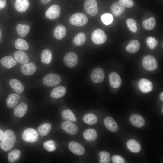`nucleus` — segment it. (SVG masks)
I'll return each mask as SVG.
<instances>
[{"label":"nucleus","instance_id":"nucleus-49","mask_svg":"<svg viewBox=\"0 0 163 163\" xmlns=\"http://www.w3.org/2000/svg\"><path fill=\"white\" fill-rule=\"evenodd\" d=\"M160 98L162 101H163V92H161L160 95Z\"/></svg>","mask_w":163,"mask_h":163},{"label":"nucleus","instance_id":"nucleus-23","mask_svg":"<svg viewBox=\"0 0 163 163\" xmlns=\"http://www.w3.org/2000/svg\"><path fill=\"white\" fill-rule=\"evenodd\" d=\"M125 8L119 2H116L112 5L111 9L112 13L115 16H119L124 12Z\"/></svg>","mask_w":163,"mask_h":163},{"label":"nucleus","instance_id":"nucleus-5","mask_svg":"<svg viewBox=\"0 0 163 163\" xmlns=\"http://www.w3.org/2000/svg\"><path fill=\"white\" fill-rule=\"evenodd\" d=\"M84 9L86 13L91 16L96 15L98 11L96 0H86L84 2Z\"/></svg>","mask_w":163,"mask_h":163},{"label":"nucleus","instance_id":"nucleus-32","mask_svg":"<svg viewBox=\"0 0 163 163\" xmlns=\"http://www.w3.org/2000/svg\"><path fill=\"white\" fill-rule=\"evenodd\" d=\"M156 24L155 19L153 17L144 20L142 22V26L143 28L148 30L153 29L155 27Z\"/></svg>","mask_w":163,"mask_h":163},{"label":"nucleus","instance_id":"nucleus-40","mask_svg":"<svg viewBox=\"0 0 163 163\" xmlns=\"http://www.w3.org/2000/svg\"><path fill=\"white\" fill-rule=\"evenodd\" d=\"M100 157V163H108L110 160V155L107 152L105 151H102L99 153Z\"/></svg>","mask_w":163,"mask_h":163},{"label":"nucleus","instance_id":"nucleus-36","mask_svg":"<svg viewBox=\"0 0 163 163\" xmlns=\"http://www.w3.org/2000/svg\"><path fill=\"white\" fill-rule=\"evenodd\" d=\"M21 155L20 151L18 149H14L10 151L8 155V159L10 163L17 161L20 158Z\"/></svg>","mask_w":163,"mask_h":163},{"label":"nucleus","instance_id":"nucleus-45","mask_svg":"<svg viewBox=\"0 0 163 163\" xmlns=\"http://www.w3.org/2000/svg\"><path fill=\"white\" fill-rule=\"evenodd\" d=\"M119 2L121 3L125 7L129 8L134 5L133 0H119Z\"/></svg>","mask_w":163,"mask_h":163},{"label":"nucleus","instance_id":"nucleus-3","mask_svg":"<svg viewBox=\"0 0 163 163\" xmlns=\"http://www.w3.org/2000/svg\"><path fill=\"white\" fill-rule=\"evenodd\" d=\"M61 81L60 76L58 75L50 73L46 76L43 78V83L45 86L48 87H53L60 83Z\"/></svg>","mask_w":163,"mask_h":163},{"label":"nucleus","instance_id":"nucleus-11","mask_svg":"<svg viewBox=\"0 0 163 163\" xmlns=\"http://www.w3.org/2000/svg\"><path fill=\"white\" fill-rule=\"evenodd\" d=\"M138 86L139 90L144 93L150 92L153 88V84L151 82L145 78H142L139 81Z\"/></svg>","mask_w":163,"mask_h":163},{"label":"nucleus","instance_id":"nucleus-34","mask_svg":"<svg viewBox=\"0 0 163 163\" xmlns=\"http://www.w3.org/2000/svg\"><path fill=\"white\" fill-rule=\"evenodd\" d=\"M63 118L66 121L73 122L76 121V118L73 113L69 109L63 110L62 113Z\"/></svg>","mask_w":163,"mask_h":163},{"label":"nucleus","instance_id":"nucleus-22","mask_svg":"<svg viewBox=\"0 0 163 163\" xmlns=\"http://www.w3.org/2000/svg\"><path fill=\"white\" fill-rule=\"evenodd\" d=\"M20 98V95L17 94L12 93L9 95L6 101L7 106L9 108L14 107L17 104Z\"/></svg>","mask_w":163,"mask_h":163},{"label":"nucleus","instance_id":"nucleus-30","mask_svg":"<svg viewBox=\"0 0 163 163\" xmlns=\"http://www.w3.org/2000/svg\"><path fill=\"white\" fill-rule=\"evenodd\" d=\"M17 32L18 35L21 37L27 36L30 30V27L27 25L18 24L16 27Z\"/></svg>","mask_w":163,"mask_h":163},{"label":"nucleus","instance_id":"nucleus-24","mask_svg":"<svg viewBox=\"0 0 163 163\" xmlns=\"http://www.w3.org/2000/svg\"><path fill=\"white\" fill-rule=\"evenodd\" d=\"M0 62L2 66L8 69L11 68L16 64L15 60L11 56H7L2 58Z\"/></svg>","mask_w":163,"mask_h":163},{"label":"nucleus","instance_id":"nucleus-20","mask_svg":"<svg viewBox=\"0 0 163 163\" xmlns=\"http://www.w3.org/2000/svg\"><path fill=\"white\" fill-rule=\"evenodd\" d=\"M29 5L28 0H15L14 6L15 9L20 12H25Z\"/></svg>","mask_w":163,"mask_h":163},{"label":"nucleus","instance_id":"nucleus-27","mask_svg":"<svg viewBox=\"0 0 163 163\" xmlns=\"http://www.w3.org/2000/svg\"><path fill=\"white\" fill-rule=\"evenodd\" d=\"M9 84L13 89L18 93H21L24 91L23 85L20 81L16 79H11L10 81Z\"/></svg>","mask_w":163,"mask_h":163},{"label":"nucleus","instance_id":"nucleus-50","mask_svg":"<svg viewBox=\"0 0 163 163\" xmlns=\"http://www.w3.org/2000/svg\"><path fill=\"white\" fill-rule=\"evenodd\" d=\"M162 112H163V107H162Z\"/></svg>","mask_w":163,"mask_h":163},{"label":"nucleus","instance_id":"nucleus-42","mask_svg":"<svg viewBox=\"0 0 163 163\" xmlns=\"http://www.w3.org/2000/svg\"><path fill=\"white\" fill-rule=\"evenodd\" d=\"M43 146L44 149L48 152H52L56 149L55 144L52 140H48L44 142Z\"/></svg>","mask_w":163,"mask_h":163},{"label":"nucleus","instance_id":"nucleus-25","mask_svg":"<svg viewBox=\"0 0 163 163\" xmlns=\"http://www.w3.org/2000/svg\"><path fill=\"white\" fill-rule=\"evenodd\" d=\"M66 32V27L63 25H59L55 29L54 35L55 37L58 40H61L65 36Z\"/></svg>","mask_w":163,"mask_h":163},{"label":"nucleus","instance_id":"nucleus-16","mask_svg":"<svg viewBox=\"0 0 163 163\" xmlns=\"http://www.w3.org/2000/svg\"><path fill=\"white\" fill-rule=\"evenodd\" d=\"M109 80L110 86L113 88H117L120 85L121 78L120 76L115 72H112L109 74Z\"/></svg>","mask_w":163,"mask_h":163},{"label":"nucleus","instance_id":"nucleus-38","mask_svg":"<svg viewBox=\"0 0 163 163\" xmlns=\"http://www.w3.org/2000/svg\"><path fill=\"white\" fill-rule=\"evenodd\" d=\"M51 128V125L49 123H45L40 125L38 128V132L41 136L47 135Z\"/></svg>","mask_w":163,"mask_h":163},{"label":"nucleus","instance_id":"nucleus-28","mask_svg":"<svg viewBox=\"0 0 163 163\" xmlns=\"http://www.w3.org/2000/svg\"><path fill=\"white\" fill-rule=\"evenodd\" d=\"M139 42L136 40H133L127 45L126 50L131 53H134L137 52L140 48Z\"/></svg>","mask_w":163,"mask_h":163},{"label":"nucleus","instance_id":"nucleus-7","mask_svg":"<svg viewBox=\"0 0 163 163\" xmlns=\"http://www.w3.org/2000/svg\"><path fill=\"white\" fill-rule=\"evenodd\" d=\"M91 39L94 44L97 45L101 44L106 41V35L102 30L97 29L92 33Z\"/></svg>","mask_w":163,"mask_h":163},{"label":"nucleus","instance_id":"nucleus-19","mask_svg":"<svg viewBox=\"0 0 163 163\" xmlns=\"http://www.w3.org/2000/svg\"><path fill=\"white\" fill-rule=\"evenodd\" d=\"M27 110V105L24 103H21L15 107L14 110V114L16 116L21 117L25 115Z\"/></svg>","mask_w":163,"mask_h":163},{"label":"nucleus","instance_id":"nucleus-14","mask_svg":"<svg viewBox=\"0 0 163 163\" xmlns=\"http://www.w3.org/2000/svg\"><path fill=\"white\" fill-rule=\"evenodd\" d=\"M61 127L64 130L71 135L75 134L78 131V128L75 124L68 121L63 122Z\"/></svg>","mask_w":163,"mask_h":163},{"label":"nucleus","instance_id":"nucleus-13","mask_svg":"<svg viewBox=\"0 0 163 163\" xmlns=\"http://www.w3.org/2000/svg\"><path fill=\"white\" fill-rule=\"evenodd\" d=\"M104 123L106 128L110 131L115 132L119 129V126L114 119L110 117H106L104 120Z\"/></svg>","mask_w":163,"mask_h":163},{"label":"nucleus","instance_id":"nucleus-8","mask_svg":"<svg viewBox=\"0 0 163 163\" xmlns=\"http://www.w3.org/2000/svg\"><path fill=\"white\" fill-rule=\"evenodd\" d=\"M105 73L103 70L100 68H97L93 69L90 75L91 80L94 83H99L104 80Z\"/></svg>","mask_w":163,"mask_h":163},{"label":"nucleus","instance_id":"nucleus-43","mask_svg":"<svg viewBox=\"0 0 163 163\" xmlns=\"http://www.w3.org/2000/svg\"><path fill=\"white\" fill-rule=\"evenodd\" d=\"M101 19L103 23L107 25L111 24L113 20L112 15L109 13L104 14L101 16Z\"/></svg>","mask_w":163,"mask_h":163},{"label":"nucleus","instance_id":"nucleus-9","mask_svg":"<svg viewBox=\"0 0 163 163\" xmlns=\"http://www.w3.org/2000/svg\"><path fill=\"white\" fill-rule=\"evenodd\" d=\"M78 60L76 54L72 52H68L64 58V62L66 66L69 68H73L76 65Z\"/></svg>","mask_w":163,"mask_h":163},{"label":"nucleus","instance_id":"nucleus-35","mask_svg":"<svg viewBox=\"0 0 163 163\" xmlns=\"http://www.w3.org/2000/svg\"><path fill=\"white\" fill-rule=\"evenodd\" d=\"M15 46L17 49L26 50L29 49V45L27 42L24 40L18 38L15 42Z\"/></svg>","mask_w":163,"mask_h":163},{"label":"nucleus","instance_id":"nucleus-31","mask_svg":"<svg viewBox=\"0 0 163 163\" xmlns=\"http://www.w3.org/2000/svg\"><path fill=\"white\" fill-rule=\"evenodd\" d=\"M86 40L87 37L85 34L83 32H80L75 36L73 42L75 46H80L84 44Z\"/></svg>","mask_w":163,"mask_h":163},{"label":"nucleus","instance_id":"nucleus-51","mask_svg":"<svg viewBox=\"0 0 163 163\" xmlns=\"http://www.w3.org/2000/svg\"><path fill=\"white\" fill-rule=\"evenodd\" d=\"M1 31L0 30V37H1Z\"/></svg>","mask_w":163,"mask_h":163},{"label":"nucleus","instance_id":"nucleus-17","mask_svg":"<svg viewBox=\"0 0 163 163\" xmlns=\"http://www.w3.org/2000/svg\"><path fill=\"white\" fill-rule=\"evenodd\" d=\"M22 73L26 75H30L35 73L36 70L35 65L32 63L22 65L21 67Z\"/></svg>","mask_w":163,"mask_h":163},{"label":"nucleus","instance_id":"nucleus-6","mask_svg":"<svg viewBox=\"0 0 163 163\" xmlns=\"http://www.w3.org/2000/svg\"><path fill=\"white\" fill-rule=\"evenodd\" d=\"M38 137V134L34 129L29 128L25 130L22 134L23 139L26 142L33 143L37 141Z\"/></svg>","mask_w":163,"mask_h":163},{"label":"nucleus","instance_id":"nucleus-29","mask_svg":"<svg viewBox=\"0 0 163 163\" xmlns=\"http://www.w3.org/2000/svg\"><path fill=\"white\" fill-rule=\"evenodd\" d=\"M84 138L88 141H94L97 138V133L95 130L92 128L86 129L83 133Z\"/></svg>","mask_w":163,"mask_h":163},{"label":"nucleus","instance_id":"nucleus-12","mask_svg":"<svg viewBox=\"0 0 163 163\" xmlns=\"http://www.w3.org/2000/svg\"><path fill=\"white\" fill-rule=\"evenodd\" d=\"M68 147L70 150L76 155H81L84 153V148L77 142L75 141L71 142L69 144Z\"/></svg>","mask_w":163,"mask_h":163},{"label":"nucleus","instance_id":"nucleus-4","mask_svg":"<svg viewBox=\"0 0 163 163\" xmlns=\"http://www.w3.org/2000/svg\"><path fill=\"white\" fill-rule=\"evenodd\" d=\"M142 65L144 68L147 70L153 71L158 66L157 61L152 56H146L142 60Z\"/></svg>","mask_w":163,"mask_h":163},{"label":"nucleus","instance_id":"nucleus-37","mask_svg":"<svg viewBox=\"0 0 163 163\" xmlns=\"http://www.w3.org/2000/svg\"><path fill=\"white\" fill-rule=\"evenodd\" d=\"M83 121L86 123L90 125L95 124L97 121V116L92 113H89L84 115L83 118Z\"/></svg>","mask_w":163,"mask_h":163},{"label":"nucleus","instance_id":"nucleus-46","mask_svg":"<svg viewBox=\"0 0 163 163\" xmlns=\"http://www.w3.org/2000/svg\"><path fill=\"white\" fill-rule=\"evenodd\" d=\"M6 0H0V10L4 8L6 6Z\"/></svg>","mask_w":163,"mask_h":163},{"label":"nucleus","instance_id":"nucleus-48","mask_svg":"<svg viewBox=\"0 0 163 163\" xmlns=\"http://www.w3.org/2000/svg\"><path fill=\"white\" fill-rule=\"evenodd\" d=\"M51 0H40V2L42 5H46L49 3Z\"/></svg>","mask_w":163,"mask_h":163},{"label":"nucleus","instance_id":"nucleus-39","mask_svg":"<svg viewBox=\"0 0 163 163\" xmlns=\"http://www.w3.org/2000/svg\"><path fill=\"white\" fill-rule=\"evenodd\" d=\"M146 41L148 47L151 50L155 49L157 46L158 41L153 37L149 36L147 37Z\"/></svg>","mask_w":163,"mask_h":163},{"label":"nucleus","instance_id":"nucleus-18","mask_svg":"<svg viewBox=\"0 0 163 163\" xmlns=\"http://www.w3.org/2000/svg\"><path fill=\"white\" fill-rule=\"evenodd\" d=\"M14 56L17 62L20 63L26 64L29 61L27 55L22 50L16 51L14 53Z\"/></svg>","mask_w":163,"mask_h":163},{"label":"nucleus","instance_id":"nucleus-1","mask_svg":"<svg viewBox=\"0 0 163 163\" xmlns=\"http://www.w3.org/2000/svg\"><path fill=\"white\" fill-rule=\"evenodd\" d=\"M16 139L14 132L11 130H6L4 132V135L0 143L1 148L5 151L11 149L14 146Z\"/></svg>","mask_w":163,"mask_h":163},{"label":"nucleus","instance_id":"nucleus-44","mask_svg":"<svg viewBox=\"0 0 163 163\" xmlns=\"http://www.w3.org/2000/svg\"><path fill=\"white\" fill-rule=\"evenodd\" d=\"M111 161L113 163H124L125 159L122 156L117 155H113L111 158Z\"/></svg>","mask_w":163,"mask_h":163},{"label":"nucleus","instance_id":"nucleus-15","mask_svg":"<svg viewBox=\"0 0 163 163\" xmlns=\"http://www.w3.org/2000/svg\"><path fill=\"white\" fill-rule=\"evenodd\" d=\"M129 121L133 126L138 128L142 127L145 123V120L143 117L141 116L136 114L132 115L130 117Z\"/></svg>","mask_w":163,"mask_h":163},{"label":"nucleus","instance_id":"nucleus-2","mask_svg":"<svg viewBox=\"0 0 163 163\" xmlns=\"http://www.w3.org/2000/svg\"><path fill=\"white\" fill-rule=\"evenodd\" d=\"M88 21L87 17L82 13H75L72 15L69 18V22L72 24L78 26L85 25Z\"/></svg>","mask_w":163,"mask_h":163},{"label":"nucleus","instance_id":"nucleus-47","mask_svg":"<svg viewBox=\"0 0 163 163\" xmlns=\"http://www.w3.org/2000/svg\"><path fill=\"white\" fill-rule=\"evenodd\" d=\"M4 132L2 129H0V141H1L4 137Z\"/></svg>","mask_w":163,"mask_h":163},{"label":"nucleus","instance_id":"nucleus-41","mask_svg":"<svg viewBox=\"0 0 163 163\" xmlns=\"http://www.w3.org/2000/svg\"><path fill=\"white\" fill-rule=\"evenodd\" d=\"M126 24L129 30L133 32H136L137 30L136 23L135 21L133 19H128L126 21Z\"/></svg>","mask_w":163,"mask_h":163},{"label":"nucleus","instance_id":"nucleus-33","mask_svg":"<svg viewBox=\"0 0 163 163\" xmlns=\"http://www.w3.org/2000/svg\"><path fill=\"white\" fill-rule=\"evenodd\" d=\"M52 59V53L51 50L48 49L44 50L41 55V60L42 62L46 64L49 63Z\"/></svg>","mask_w":163,"mask_h":163},{"label":"nucleus","instance_id":"nucleus-21","mask_svg":"<svg viewBox=\"0 0 163 163\" xmlns=\"http://www.w3.org/2000/svg\"><path fill=\"white\" fill-rule=\"evenodd\" d=\"M66 91V89L64 87L62 86H57L52 90L50 96L53 98H60L65 94Z\"/></svg>","mask_w":163,"mask_h":163},{"label":"nucleus","instance_id":"nucleus-10","mask_svg":"<svg viewBox=\"0 0 163 163\" xmlns=\"http://www.w3.org/2000/svg\"><path fill=\"white\" fill-rule=\"evenodd\" d=\"M61 12L60 7L57 5H54L50 6L45 12V15L48 19L54 20L59 15Z\"/></svg>","mask_w":163,"mask_h":163},{"label":"nucleus","instance_id":"nucleus-26","mask_svg":"<svg viewBox=\"0 0 163 163\" xmlns=\"http://www.w3.org/2000/svg\"><path fill=\"white\" fill-rule=\"evenodd\" d=\"M128 149L132 152L138 153L141 150L140 144L136 140L131 139L128 140L126 144Z\"/></svg>","mask_w":163,"mask_h":163}]
</instances>
